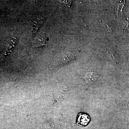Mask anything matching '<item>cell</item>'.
<instances>
[{"label":"cell","mask_w":129,"mask_h":129,"mask_svg":"<svg viewBox=\"0 0 129 129\" xmlns=\"http://www.w3.org/2000/svg\"><path fill=\"white\" fill-rule=\"evenodd\" d=\"M98 78L97 74L94 72H90L87 73L84 77L85 80L87 83H93Z\"/></svg>","instance_id":"6da1fadb"},{"label":"cell","mask_w":129,"mask_h":129,"mask_svg":"<svg viewBox=\"0 0 129 129\" xmlns=\"http://www.w3.org/2000/svg\"><path fill=\"white\" fill-rule=\"evenodd\" d=\"M89 116L86 114H80L78 119V123L81 125H86L89 121Z\"/></svg>","instance_id":"7a4b0ae2"},{"label":"cell","mask_w":129,"mask_h":129,"mask_svg":"<svg viewBox=\"0 0 129 129\" xmlns=\"http://www.w3.org/2000/svg\"><path fill=\"white\" fill-rule=\"evenodd\" d=\"M74 55L71 52H67L64 54L62 58V62L63 63H68L73 60Z\"/></svg>","instance_id":"3957f363"}]
</instances>
